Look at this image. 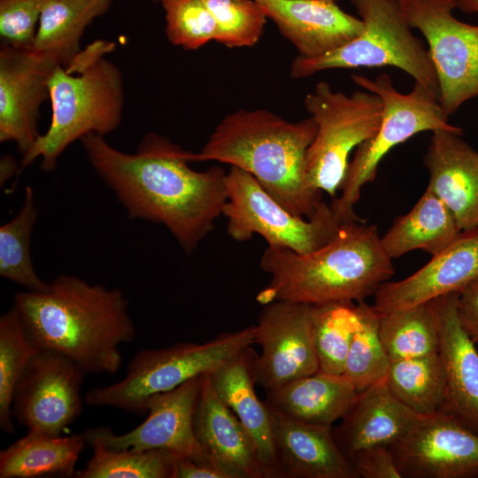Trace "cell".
<instances>
[{"label":"cell","mask_w":478,"mask_h":478,"mask_svg":"<svg viewBox=\"0 0 478 478\" xmlns=\"http://www.w3.org/2000/svg\"><path fill=\"white\" fill-rule=\"evenodd\" d=\"M81 142L129 219L163 225L188 256L213 230L227 200L224 169H192L188 151L156 133L147 134L134 153L95 134Z\"/></svg>","instance_id":"cell-1"},{"label":"cell","mask_w":478,"mask_h":478,"mask_svg":"<svg viewBox=\"0 0 478 478\" xmlns=\"http://www.w3.org/2000/svg\"><path fill=\"white\" fill-rule=\"evenodd\" d=\"M12 305L38 349L66 357L86 374L117 373L120 346L136 334L121 290L75 275H58L42 291L18 292Z\"/></svg>","instance_id":"cell-2"},{"label":"cell","mask_w":478,"mask_h":478,"mask_svg":"<svg viewBox=\"0 0 478 478\" xmlns=\"http://www.w3.org/2000/svg\"><path fill=\"white\" fill-rule=\"evenodd\" d=\"M317 133L312 117L291 122L264 109L226 115L191 162L216 160L251 173L291 213L310 218L322 201L305 174L306 152Z\"/></svg>","instance_id":"cell-3"},{"label":"cell","mask_w":478,"mask_h":478,"mask_svg":"<svg viewBox=\"0 0 478 478\" xmlns=\"http://www.w3.org/2000/svg\"><path fill=\"white\" fill-rule=\"evenodd\" d=\"M391 260L376 225L345 223L335 239L307 254L268 246L259 265L270 281L256 300L263 305L365 301L393 275Z\"/></svg>","instance_id":"cell-4"},{"label":"cell","mask_w":478,"mask_h":478,"mask_svg":"<svg viewBox=\"0 0 478 478\" xmlns=\"http://www.w3.org/2000/svg\"><path fill=\"white\" fill-rule=\"evenodd\" d=\"M113 47L96 41L81 50L68 67L56 66L49 81L50 123L22 156V168L40 158L42 169L51 172L75 141L91 134L104 136L118 128L125 94L120 70L105 58Z\"/></svg>","instance_id":"cell-5"},{"label":"cell","mask_w":478,"mask_h":478,"mask_svg":"<svg viewBox=\"0 0 478 478\" xmlns=\"http://www.w3.org/2000/svg\"><path fill=\"white\" fill-rule=\"evenodd\" d=\"M255 325L222 333L203 343H178L135 353L126 376L111 385L89 389L86 404L145 414L147 400L185 382L209 374L243 349L254 344Z\"/></svg>","instance_id":"cell-6"},{"label":"cell","mask_w":478,"mask_h":478,"mask_svg":"<svg viewBox=\"0 0 478 478\" xmlns=\"http://www.w3.org/2000/svg\"><path fill=\"white\" fill-rule=\"evenodd\" d=\"M363 22L361 34L341 48L290 66L294 79L336 68L397 67L437 98L439 86L429 51L412 32L398 0H351Z\"/></svg>","instance_id":"cell-7"},{"label":"cell","mask_w":478,"mask_h":478,"mask_svg":"<svg viewBox=\"0 0 478 478\" xmlns=\"http://www.w3.org/2000/svg\"><path fill=\"white\" fill-rule=\"evenodd\" d=\"M352 81L377 94L383 104L382 119L376 133L359 144L341 187V194L330 206L343 223L363 221L354 212L362 187L375 179L379 163L395 146L424 131L438 129L462 135L460 127L451 125L438 98L419 83L403 94L393 85L389 74L382 73L375 79L354 74Z\"/></svg>","instance_id":"cell-8"},{"label":"cell","mask_w":478,"mask_h":478,"mask_svg":"<svg viewBox=\"0 0 478 478\" xmlns=\"http://www.w3.org/2000/svg\"><path fill=\"white\" fill-rule=\"evenodd\" d=\"M304 104L317 125L306 152V178L312 188L334 199L345 178L351 152L378 130L383 104L369 90L347 95L320 81L305 96Z\"/></svg>","instance_id":"cell-9"},{"label":"cell","mask_w":478,"mask_h":478,"mask_svg":"<svg viewBox=\"0 0 478 478\" xmlns=\"http://www.w3.org/2000/svg\"><path fill=\"white\" fill-rule=\"evenodd\" d=\"M226 184L227 200L222 215L227 220V234L237 242L259 235L269 247L307 254L335 239L345 224L324 201L310 218L291 213L254 176L238 167H230Z\"/></svg>","instance_id":"cell-10"},{"label":"cell","mask_w":478,"mask_h":478,"mask_svg":"<svg viewBox=\"0 0 478 478\" xmlns=\"http://www.w3.org/2000/svg\"><path fill=\"white\" fill-rule=\"evenodd\" d=\"M412 28L428 45L439 86L438 101L449 117L478 96V25L457 19V0H398Z\"/></svg>","instance_id":"cell-11"},{"label":"cell","mask_w":478,"mask_h":478,"mask_svg":"<svg viewBox=\"0 0 478 478\" xmlns=\"http://www.w3.org/2000/svg\"><path fill=\"white\" fill-rule=\"evenodd\" d=\"M86 375L66 357L38 349L16 385L13 419L27 432L61 436L82 412Z\"/></svg>","instance_id":"cell-12"},{"label":"cell","mask_w":478,"mask_h":478,"mask_svg":"<svg viewBox=\"0 0 478 478\" xmlns=\"http://www.w3.org/2000/svg\"><path fill=\"white\" fill-rule=\"evenodd\" d=\"M389 448L402 478L478 477V434L443 412L420 416Z\"/></svg>","instance_id":"cell-13"},{"label":"cell","mask_w":478,"mask_h":478,"mask_svg":"<svg viewBox=\"0 0 478 478\" xmlns=\"http://www.w3.org/2000/svg\"><path fill=\"white\" fill-rule=\"evenodd\" d=\"M254 343L261 346L255 362L256 383L266 392L320 371L310 305L274 301L263 305Z\"/></svg>","instance_id":"cell-14"},{"label":"cell","mask_w":478,"mask_h":478,"mask_svg":"<svg viewBox=\"0 0 478 478\" xmlns=\"http://www.w3.org/2000/svg\"><path fill=\"white\" fill-rule=\"evenodd\" d=\"M202 376L150 397L145 405L147 418L125 434L116 435L106 427L84 431L87 443H99L112 450H162L176 457L200 455L204 451L195 435L194 415Z\"/></svg>","instance_id":"cell-15"},{"label":"cell","mask_w":478,"mask_h":478,"mask_svg":"<svg viewBox=\"0 0 478 478\" xmlns=\"http://www.w3.org/2000/svg\"><path fill=\"white\" fill-rule=\"evenodd\" d=\"M58 65L31 48L1 46L0 142H13L22 156L41 135L40 110L50 99L49 81Z\"/></svg>","instance_id":"cell-16"},{"label":"cell","mask_w":478,"mask_h":478,"mask_svg":"<svg viewBox=\"0 0 478 478\" xmlns=\"http://www.w3.org/2000/svg\"><path fill=\"white\" fill-rule=\"evenodd\" d=\"M478 277V227L462 230L444 251L408 277L383 282L374 306L381 314L405 309L459 292Z\"/></svg>","instance_id":"cell-17"},{"label":"cell","mask_w":478,"mask_h":478,"mask_svg":"<svg viewBox=\"0 0 478 478\" xmlns=\"http://www.w3.org/2000/svg\"><path fill=\"white\" fill-rule=\"evenodd\" d=\"M298 56L317 58L343 47L363 31L360 18L335 0H256Z\"/></svg>","instance_id":"cell-18"},{"label":"cell","mask_w":478,"mask_h":478,"mask_svg":"<svg viewBox=\"0 0 478 478\" xmlns=\"http://www.w3.org/2000/svg\"><path fill=\"white\" fill-rule=\"evenodd\" d=\"M268 408L278 478H359L338 447L332 426L307 423Z\"/></svg>","instance_id":"cell-19"},{"label":"cell","mask_w":478,"mask_h":478,"mask_svg":"<svg viewBox=\"0 0 478 478\" xmlns=\"http://www.w3.org/2000/svg\"><path fill=\"white\" fill-rule=\"evenodd\" d=\"M458 292L434 299L438 320V355L445 397L439 412L456 418L478 434V350L461 327L457 312Z\"/></svg>","instance_id":"cell-20"},{"label":"cell","mask_w":478,"mask_h":478,"mask_svg":"<svg viewBox=\"0 0 478 478\" xmlns=\"http://www.w3.org/2000/svg\"><path fill=\"white\" fill-rule=\"evenodd\" d=\"M424 165L428 188L450 209L461 230L478 227V151L461 135L432 132Z\"/></svg>","instance_id":"cell-21"},{"label":"cell","mask_w":478,"mask_h":478,"mask_svg":"<svg viewBox=\"0 0 478 478\" xmlns=\"http://www.w3.org/2000/svg\"><path fill=\"white\" fill-rule=\"evenodd\" d=\"M385 378L358 391L340 425L333 428L335 440L348 459L365 448L390 447L420 417L392 395Z\"/></svg>","instance_id":"cell-22"},{"label":"cell","mask_w":478,"mask_h":478,"mask_svg":"<svg viewBox=\"0 0 478 478\" xmlns=\"http://www.w3.org/2000/svg\"><path fill=\"white\" fill-rule=\"evenodd\" d=\"M194 430L203 451L235 478H265L252 437L217 395L207 374L202 376Z\"/></svg>","instance_id":"cell-23"},{"label":"cell","mask_w":478,"mask_h":478,"mask_svg":"<svg viewBox=\"0 0 478 478\" xmlns=\"http://www.w3.org/2000/svg\"><path fill=\"white\" fill-rule=\"evenodd\" d=\"M257 358L248 346L207 375L217 395L252 437L265 478H278L269 408L255 391Z\"/></svg>","instance_id":"cell-24"},{"label":"cell","mask_w":478,"mask_h":478,"mask_svg":"<svg viewBox=\"0 0 478 478\" xmlns=\"http://www.w3.org/2000/svg\"><path fill=\"white\" fill-rule=\"evenodd\" d=\"M358 393L343 374L318 371L267 391L265 402L301 421L332 426L345 415Z\"/></svg>","instance_id":"cell-25"},{"label":"cell","mask_w":478,"mask_h":478,"mask_svg":"<svg viewBox=\"0 0 478 478\" xmlns=\"http://www.w3.org/2000/svg\"><path fill=\"white\" fill-rule=\"evenodd\" d=\"M461 232L450 209L427 188L409 212L394 220L381 241L390 258L414 250L436 256L449 247Z\"/></svg>","instance_id":"cell-26"},{"label":"cell","mask_w":478,"mask_h":478,"mask_svg":"<svg viewBox=\"0 0 478 478\" xmlns=\"http://www.w3.org/2000/svg\"><path fill=\"white\" fill-rule=\"evenodd\" d=\"M86 443L83 433L51 436L27 432L1 451L0 477H75Z\"/></svg>","instance_id":"cell-27"},{"label":"cell","mask_w":478,"mask_h":478,"mask_svg":"<svg viewBox=\"0 0 478 478\" xmlns=\"http://www.w3.org/2000/svg\"><path fill=\"white\" fill-rule=\"evenodd\" d=\"M113 0H45L31 49L68 67L80 51L86 28L104 15Z\"/></svg>","instance_id":"cell-28"},{"label":"cell","mask_w":478,"mask_h":478,"mask_svg":"<svg viewBox=\"0 0 478 478\" xmlns=\"http://www.w3.org/2000/svg\"><path fill=\"white\" fill-rule=\"evenodd\" d=\"M385 379L392 395L418 415L440 411L445 377L438 352L391 361Z\"/></svg>","instance_id":"cell-29"},{"label":"cell","mask_w":478,"mask_h":478,"mask_svg":"<svg viewBox=\"0 0 478 478\" xmlns=\"http://www.w3.org/2000/svg\"><path fill=\"white\" fill-rule=\"evenodd\" d=\"M379 335L390 361L437 352L438 320L434 299L381 314Z\"/></svg>","instance_id":"cell-30"},{"label":"cell","mask_w":478,"mask_h":478,"mask_svg":"<svg viewBox=\"0 0 478 478\" xmlns=\"http://www.w3.org/2000/svg\"><path fill=\"white\" fill-rule=\"evenodd\" d=\"M37 218L35 192L27 186L19 211L0 227V276L29 291H42L49 285L35 272L31 258V238Z\"/></svg>","instance_id":"cell-31"},{"label":"cell","mask_w":478,"mask_h":478,"mask_svg":"<svg viewBox=\"0 0 478 478\" xmlns=\"http://www.w3.org/2000/svg\"><path fill=\"white\" fill-rule=\"evenodd\" d=\"M311 306V323L320 371L343 374L359 321L358 302H332Z\"/></svg>","instance_id":"cell-32"},{"label":"cell","mask_w":478,"mask_h":478,"mask_svg":"<svg viewBox=\"0 0 478 478\" xmlns=\"http://www.w3.org/2000/svg\"><path fill=\"white\" fill-rule=\"evenodd\" d=\"M38 348L12 305L0 317V428L14 434L12 412L16 385Z\"/></svg>","instance_id":"cell-33"},{"label":"cell","mask_w":478,"mask_h":478,"mask_svg":"<svg viewBox=\"0 0 478 478\" xmlns=\"http://www.w3.org/2000/svg\"><path fill=\"white\" fill-rule=\"evenodd\" d=\"M89 445L92 457L77 478H173L176 456L162 450H112L99 443Z\"/></svg>","instance_id":"cell-34"},{"label":"cell","mask_w":478,"mask_h":478,"mask_svg":"<svg viewBox=\"0 0 478 478\" xmlns=\"http://www.w3.org/2000/svg\"><path fill=\"white\" fill-rule=\"evenodd\" d=\"M359 321L353 335L343 374L358 391L386 377L390 359L379 335L381 313L374 305L358 302Z\"/></svg>","instance_id":"cell-35"},{"label":"cell","mask_w":478,"mask_h":478,"mask_svg":"<svg viewBox=\"0 0 478 478\" xmlns=\"http://www.w3.org/2000/svg\"><path fill=\"white\" fill-rule=\"evenodd\" d=\"M217 25L216 42L227 47H252L260 39L266 15L256 0H204Z\"/></svg>","instance_id":"cell-36"},{"label":"cell","mask_w":478,"mask_h":478,"mask_svg":"<svg viewBox=\"0 0 478 478\" xmlns=\"http://www.w3.org/2000/svg\"><path fill=\"white\" fill-rule=\"evenodd\" d=\"M170 42L197 50L218 36L217 22L204 0H177L163 6Z\"/></svg>","instance_id":"cell-37"},{"label":"cell","mask_w":478,"mask_h":478,"mask_svg":"<svg viewBox=\"0 0 478 478\" xmlns=\"http://www.w3.org/2000/svg\"><path fill=\"white\" fill-rule=\"evenodd\" d=\"M45 0H0L2 44L31 48Z\"/></svg>","instance_id":"cell-38"},{"label":"cell","mask_w":478,"mask_h":478,"mask_svg":"<svg viewBox=\"0 0 478 478\" xmlns=\"http://www.w3.org/2000/svg\"><path fill=\"white\" fill-rule=\"evenodd\" d=\"M349 460L359 478H402L393 453L387 446L359 450Z\"/></svg>","instance_id":"cell-39"},{"label":"cell","mask_w":478,"mask_h":478,"mask_svg":"<svg viewBox=\"0 0 478 478\" xmlns=\"http://www.w3.org/2000/svg\"><path fill=\"white\" fill-rule=\"evenodd\" d=\"M173 478H235L204 451L196 457H176Z\"/></svg>","instance_id":"cell-40"},{"label":"cell","mask_w":478,"mask_h":478,"mask_svg":"<svg viewBox=\"0 0 478 478\" xmlns=\"http://www.w3.org/2000/svg\"><path fill=\"white\" fill-rule=\"evenodd\" d=\"M457 312L461 327L478 345V277L458 292Z\"/></svg>","instance_id":"cell-41"},{"label":"cell","mask_w":478,"mask_h":478,"mask_svg":"<svg viewBox=\"0 0 478 478\" xmlns=\"http://www.w3.org/2000/svg\"><path fill=\"white\" fill-rule=\"evenodd\" d=\"M19 166L15 159L12 156L4 155L1 158L0 162V182L5 183L16 172Z\"/></svg>","instance_id":"cell-42"},{"label":"cell","mask_w":478,"mask_h":478,"mask_svg":"<svg viewBox=\"0 0 478 478\" xmlns=\"http://www.w3.org/2000/svg\"><path fill=\"white\" fill-rule=\"evenodd\" d=\"M457 8L466 13H478V0H457Z\"/></svg>","instance_id":"cell-43"},{"label":"cell","mask_w":478,"mask_h":478,"mask_svg":"<svg viewBox=\"0 0 478 478\" xmlns=\"http://www.w3.org/2000/svg\"><path fill=\"white\" fill-rule=\"evenodd\" d=\"M157 3H159L162 6L171 3V2H174V1H177V0H153Z\"/></svg>","instance_id":"cell-44"}]
</instances>
